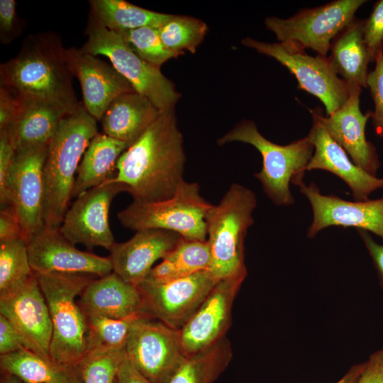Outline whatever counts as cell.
Here are the masks:
<instances>
[{
    "label": "cell",
    "mask_w": 383,
    "mask_h": 383,
    "mask_svg": "<svg viewBox=\"0 0 383 383\" xmlns=\"http://www.w3.org/2000/svg\"><path fill=\"white\" fill-rule=\"evenodd\" d=\"M241 43L286 67L296 77L299 89L322 102L327 116L337 111L348 99L351 86L335 73L327 57L311 56L304 50L284 43L263 42L249 37Z\"/></svg>",
    "instance_id": "obj_10"
},
{
    "label": "cell",
    "mask_w": 383,
    "mask_h": 383,
    "mask_svg": "<svg viewBox=\"0 0 383 383\" xmlns=\"http://www.w3.org/2000/svg\"><path fill=\"white\" fill-rule=\"evenodd\" d=\"M16 240H25L18 213L12 205L1 206L0 243Z\"/></svg>",
    "instance_id": "obj_43"
},
{
    "label": "cell",
    "mask_w": 383,
    "mask_h": 383,
    "mask_svg": "<svg viewBox=\"0 0 383 383\" xmlns=\"http://www.w3.org/2000/svg\"><path fill=\"white\" fill-rule=\"evenodd\" d=\"M87 40L79 48L94 56L101 55L132 85L160 111L173 109L180 99L174 83L134 52L122 36L99 24L90 15L86 30Z\"/></svg>",
    "instance_id": "obj_8"
},
{
    "label": "cell",
    "mask_w": 383,
    "mask_h": 383,
    "mask_svg": "<svg viewBox=\"0 0 383 383\" xmlns=\"http://www.w3.org/2000/svg\"><path fill=\"white\" fill-rule=\"evenodd\" d=\"M66 54L74 76L79 79L83 105L96 121H101L118 96L135 91L112 65L74 47L66 49Z\"/></svg>",
    "instance_id": "obj_20"
},
{
    "label": "cell",
    "mask_w": 383,
    "mask_h": 383,
    "mask_svg": "<svg viewBox=\"0 0 383 383\" xmlns=\"http://www.w3.org/2000/svg\"><path fill=\"white\" fill-rule=\"evenodd\" d=\"M118 33L140 57L157 67L179 56L165 46L159 28L144 26Z\"/></svg>",
    "instance_id": "obj_35"
},
{
    "label": "cell",
    "mask_w": 383,
    "mask_h": 383,
    "mask_svg": "<svg viewBox=\"0 0 383 383\" xmlns=\"http://www.w3.org/2000/svg\"><path fill=\"white\" fill-rule=\"evenodd\" d=\"M122 192H126L125 187L111 179L83 192L67 209L59 227L60 232L74 245L109 250L115 243L109 222L110 206Z\"/></svg>",
    "instance_id": "obj_15"
},
{
    "label": "cell",
    "mask_w": 383,
    "mask_h": 383,
    "mask_svg": "<svg viewBox=\"0 0 383 383\" xmlns=\"http://www.w3.org/2000/svg\"><path fill=\"white\" fill-rule=\"evenodd\" d=\"M22 101V110L9 131L16 152L48 146L64 115L46 104Z\"/></svg>",
    "instance_id": "obj_28"
},
{
    "label": "cell",
    "mask_w": 383,
    "mask_h": 383,
    "mask_svg": "<svg viewBox=\"0 0 383 383\" xmlns=\"http://www.w3.org/2000/svg\"><path fill=\"white\" fill-rule=\"evenodd\" d=\"M1 383H22L20 379L16 378V377L7 374H3L1 379Z\"/></svg>",
    "instance_id": "obj_48"
},
{
    "label": "cell",
    "mask_w": 383,
    "mask_h": 383,
    "mask_svg": "<svg viewBox=\"0 0 383 383\" xmlns=\"http://www.w3.org/2000/svg\"><path fill=\"white\" fill-rule=\"evenodd\" d=\"M22 101L11 89L0 85V131L10 129L18 119Z\"/></svg>",
    "instance_id": "obj_40"
},
{
    "label": "cell",
    "mask_w": 383,
    "mask_h": 383,
    "mask_svg": "<svg viewBox=\"0 0 383 383\" xmlns=\"http://www.w3.org/2000/svg\"><path fill=\"white\" fill-rule=\"evenodd\" d=\"M78 304L85 314L123 318L143 314L138 286L115 272L93 279L79 296Z\"/></svg>",
    "instance_id": "obj_23"
},
{
    "label": "cell",
    "mask_w": 383,
    "mask_h": 383,
    "mask_svg": "<svg viewBox=\"0 0 383 383\" xmlns=\"http://www.w3.org/2000/svg\"><path fill=\"white\" fill-rule=\"evenodd\" d=\"M357 233L364 242L383 280V244H379L375 242L367 231L357 230Z\"/></svg>",
    "instance_id": "obj_45"
},
{
    "label": "cell",
    "mask_w": 383,
    "mask_h": 383,
    "mask_svg": "<svg viewBox=\"0 0 383 383\" xmlns=\"http://www.w3.org/2000/svg\"><path fill=\"white\" fill-rule=\"evenodd\" d=\"M160 112L147 97L136 91L121 94L110 104L101 119L104 133L130 146Z\"/></svg>",
    "instance_id": "obj_24"
},
{
    "label": "cell",
    "mask_w": 383,
    "mask_h": 383,
    "mask_svg": "<svg viewBox=\"0 0 383 383\" xmlns=\"http://www.w3.org/2000/svg\"><path fill=\"white\" fill-rule=\"evenodd\" d=\"M364 20L354 19L333 40L327 57L335 73L350 86L367 88L368 65L374 61L365 45Z\"/></svg>",
    "instance_id": "obj_25"
},
{
    "label": "cell",
    "mask_w": 383,
    "mask_h": 383,
    "mask_svg": "<svg viewBox=\"0 0 383 383\" xmlns=\"http://www.w3.org/2000/svg\"><path fill=\"white\" fill-rule=\"evenodd\" d=\"M74 74L60 37L52 31L27 36L18 54L0 66V85L23 101L48 104L64 115L78 109Z\"/></svg>",
    "instance_id": "obj_2"
},
{
    "label": "cell",
    "mask_w": 383,
    "mask_h": 383,
    "mask_svg": "<svg viewBox=\"0 0 383 383\" xmlns=\"http://www.w3.org/2000/svg\"><path fill=\"white\" fill-rule=\"evenodd\" d=\"M27 249L30 265L35 273L101 277L113 272L109 257L77 249L59 228L44 226L28 241Z\"/></svg>",
    "instance_id": "obj_16"
},
{
    "label": "cell",
    "mask_w": 383,
    "mask_h": 383,
    "mask_svg": "<svg viewBox=\"0 0 383 383\" xmlns=\"http://www.w3.org/2000/svg\"><path fill=\"white\" fill-rule=\"evenodd\" d=\"M211 253L207 240L182 238L177 245L152 267L149 275L158 280H170L209 270Z\"/></svg>",
    "instance_id": "obj_30"
},
{
    "label": "cell",
    "mask_w": 383,
    "mask_h": 383,
    "mask_svg": "<svg viewBox=\"0 0 383 383\" xmlns=\"http://www.w3.org/2000/svg\"><path fill=\"white\" fill-rule=\"evenodd\" d=\"M296 186L308 199L312 210V221L306 233L308 238H314L326 228L341 226L371 232L383 240V196L351 201L322 194L313 182L306 184L301 181Z\"/></svg>",
    "instance_id": "obj_17"
},
{
    "label": "cell",
    "mask_w": 383,
    "mask_h": 383,
    "mask_svg": "<svg viewBox=\"0 0 383 383\" xmlns=\"http://www.w3.org/2000/svg\"><path fill=\"white\" fill-rule=\"evenodd\" d=\"M0 314L16 327L31 351L50 358L52 322L35 272L19 287L0 296Z\"/></svg>",
    "instance_id": "obj_18"
},
{
    "label": "cell",
    "mask_w": 383,
    "mask_h": 383,
    "mask_svg": "<svg viewBox=\"0 0 383 383\" xmlns=\"http://www.w3.org/2000/svg\"><path fill=\"white\" fill-rule=\"evenodd\" d=\"M52 326L49 356L56 363L77 367L88 352L86 316L76 301L94 277L35 273Z\"/></svg>",
    "instance_id": "obj_4"
},
{
    "label": "cell",
    "mask_w": 383,
    "mask_h": 383,
    "mask_svg": "<svg viewBox=\"0 0 383 383\" xmlns=\"http://www.w3.org/2000/svg\"><path fill=\"white\" fill-rule=\"evenodd\" d=\"M16 152L9 131H0V204L5 199L6 182Z\"/></svg>",
    "instance_id": "obj_41"
},
{
    "label": "cell",
    "mask_w": 383,
    "mask_h": 383,
    "mask_svg": "<svg viewBox=\"0 0 383 383\" xmlns=\"http://www.w3.org/2000/svg\"><path fill=\"white\" fill-rule=\"evenodd\" d=\"M211 206L200 194L196 182L184 180L170 198L155 202L133 200L117 218L132 231L162 229L188 240L205 241L206 218Z\"/></svg>",
    "instance_id": "obj_7"
},
{
    "label": "cell",
    "mask_w": 383,
    "mask_h": 383,
    "mask_svg": "<svg viewBox=\"0 0 383 383\" xmlns=\"http://www.w3.org/2000/svg\"><path fill=\"white\" fill-rule=\"evenodd\" d=\"M125 350L127 358L152 383H168L187 357L179 330L144 314L133 322Z\"/></svg>",
    "instance_id": "obj_11"
},
{
    "label": "cell",
    "mask_w": 383,
    "mask_h": 383,
    "mask_svg": "<svg viewBox=\"0 0 383 383\" xmlns=\"http://www.w3.org/2000/svg\"><path fill=\"white\" fill-rule=\"evenodd\" d=\"M115 383H152L127 358L121 363Z\"/></svg>",
    "instance_id": "obj_46"
},
{
    "label": "cell",
    "mask_w": 383,
    "mask_h": 383,
    "mask_svg": "<svg viewBox=\"0 0 383 383\" xmlns=\"http://www.w3.org/2000/svg\"><path fill=\"white\" fill-rule=\"evenodd\" d=\"M208 30L203 21L189 16L172 14L159 32L165 46L179 55L185 51L194 53Z\"/></svg>",
    "instance_id": "obj_32"
},
{
    "label": "cell",
    "mask_w": 383,
    "mask_h": 383,
    "mask_svg": "<svg viewBox=\"0 0 383 383\" xmlns=\"http://www.w3.org/2000/svg\"><path fill=\"white\" fill-rule=\"evenodd\" d=\"M356 383H383V348L365 362V368Z\"/></svg>",
    "instance_id": "obj_44"
},
{
    "label": "cell",
    "mask_w": 383,
    "mask_h": 383,
    "mask_svg": "<svg viewBox=\"0 0 383 383\" xmlns=\"http://www.w3.org/2000/svg\"><path fill=\"white\" fill-rule=\"evenodd\" d=\"M185 162L174 110L167 109L121 154L111 180L123 184L133 200L160 201L172 196L184 180Z\"/></svg>",
    "instance_id": "obj_1"
},
{
    "label": "cell",
    "mask_w": 383,
    "mask_h": 383,
    "mask_svg": "<svg viewBox=\"0 0 383 383\" xmlns=\"http://www.w3.org/2000/svg\"><path fill=\"white\" fill-rule=\"evenodd\" d=\"M232 359L226 338L196 354L187 356L168 383H213Z\"/></svg>",
    "instance_id": "obj_31"
},
{
    "label": "cell",
    "mask_w": 383,
    "mask_h": 383,
    "mask_svg": "<svg viewBox=\"0 0 383 383\" xmlns=\"http://www.w3.org/2000/svg\"><path fill=\"white\" fill-rule=\"evenodd\" d=\"M363 36L374 60L377 51L383 45V0L376 2L369 18L364 20Z\"/></svg>",
    "instance_id": "obj_38"
},
{
    "label": "cell",
    "mask_w": 383,
    "mask_h": 383,
    "mask_svg": "<svg viewBox=\"0 0 383 383\" xmlns=\"http://www.w3.org/2000/svg\"><path fill=\"white\" fill-rule=\"evenodd\" d=\"M0 367L22 383H83L78 367L59 365L29 350L1 355Z\"/></svg>",
    "instance_id": "obj_27"
},
{
    "label": "cell",
    "mask_w": 383,
    "mask_h": 383,
    "mask_svg": "<svg viewBox=\"0 0 383 383\" xmlns=\"http://www.w3.org/2000/svg\"><path fill=\"white\" fill-rule=\"evenodd\" d=\"M90 16L101 26L116 33L144 26L160 27L172 14L137 6L123 0H90Z\"/></svg>",
    "instance_id": "obj_29"
},
{
    "label": "cell",
    "mask_w": 383,
    "mask_h": 383,
    "mask_svg": "<svg viewBox=\"0 0 383 383\" xmlns=\"http://www.w3.org/2000/svg\"><path fill=\"white\" fill-rule=\"evenodd\" d=\"M362 88L353 85L343 105L323 116L316 109L318 118L331 136L348 153L353 162L371 175L376 176L380 161L374 145L367 140L365 128L370 111L362 113L360 107Z\"/></svg>",
    "instance_id": "obj_19"
},
{
    "label": "cell",
    "mask_w": 383,
    "mask_h": 383,
    "mask_svg": "<svg viewBox=\"0 0 383 383\" xmlns=\"http://www.w3.org/2000/svg\"><path fill=\"white\" fill-rule=\"evenodd\" d=\"M374 61L375 67L369 72L367 81L374 103L370 118L376 134L383 138V45L377 51Z\"/></svg>",
    "instance_id": "obj_37"
},
{
    "label": "cell",
    "mask_w": 383,
    "mask_h": 383,
    "mask_svg": "<svg viewBox=\"0 0 383 383\" xmlns=\"http://www.w3.org/2000/svg\"><path fill=\"white\" fill-rule=\"evenodd\" d=\"M233 142L251 145L260 153L262 169L254 177L267 196L279 206L293 204L295 199L290 183L296 185L303 181L305 168L314 152L309 138L305 136L284 145L276 144L260 133L254 121L243 120L217 140L218 145Z\"/></svg>",
    "instance_id": "obj_6"
},
{
    "label": "cell",
    "mask_w": 383,
    "mask_h": 383,
    "mask_svg": "<svg viewBox=\"0 0 383 383\" xmlns=\"http://www.w3.org/2000/svg\"><path fill=\"white\" fill-rule=\"evenodd\" d=\"M218 281L209 270L170 280L147 277L138 285L142 298V313L179 330Z\"/></svg>",
    "instance_id": "obj_12"
},
{
    "label": "cell",
    "mask_w": 383,
    "mask_h": 383,
    "mask_svg": "<svg viewBox=\"0 0 383 383\" xmlns=\"http://www.w3.org/2000/svg\"><path fill=\"white\" fill-rule=\"evenodd\" d=\"M257 206L255 194L238 183L232 184L206 218L207 242L211 253V274L218 280L248 274L244 243L252 225Z\"/></svg>",
    "instance_id": "obj_5"
},
{
    "label": "cell",
    "mask_w": 383,
    "mask_h": 383,
    "mask_svg": "<svg viewBox=\"0 0 383 383\" xmlns=\"http://www.w3.org/2000/svg\"><path fill=\"white\" fill-rule=\"evenodd\" d=\"M48 146L16 152L1 204L16 209L26 243L45 226L43 167Z\"/></svg>",
    "instance_id": "obj_13"
},
{
    "label": "cell",
    "mask_w": 383,
    "mask_h": 383,
    "mask_svg": "<svg viewBox=\"0 0 383 383\" xmlns=\"http://www.w3.org/2000/svg\"><path fill=\"white\" fill-rule=\"evenodd\" d=\"M312 125L306 135L314 147L313 154L305 172L328 171L342 179L350 188L354 201L369 199L372 193L383 188V178H378L356 165L344 149L329 135L315 110Z\"/></svg>",
    "instance_id": "obj_21"
},
{
    "label": "cell",
    "mask_w": 383,
    "mask_h": 383,
    "mask_svg": "<svg viewBox=\"0 0 383 383\" xmlns=\"http://www.w3.org/2000/svg\"><path fill=\"white\" fill-rule=\"evenodd\" d=\"M24 24L18 17L15 0L0 1V41L8 44L23 32Z\"/></svg>",
    "instance_id": "obj_39"
},
{
    "label": "cell",
    "mask_w": 383,
    "mask_h": 383,
    "mask_svg": "<svg viewBox=\"0 0 383 383\" xmlns=\"http://www.w3.org/2000/svg\"><path fill=\"white\" fill-rule=\"evenodd\" d=\"M97 133L96 120L82 103L77 110L61 119L48 146L43 167L45 226H60L69 209L79 165Z\"/></svg>",
    "instance_id": "obj_3"
},
{
    "label": "cell",
    "mask_w": 383,
    "mask_h": 383,
    "mask_svg": "<svg viewBox=\"0 0 383 383\" xmlns=\"http://www.w3.org/2000/svg\"><path fill=\"white\" fill-rule=\"evenodd\" d=\"M33 272L25 240L0 243V296L24 283Z\"/></svg>",
    "instance_id": "obj_34"
},
{
    "label": "cell",
    "mask_w": 383,
    "mask_h": 383,
    "mask_svg": "<svg viewBox=\"0 0 383 383\" xmlns=\"http://www.w3.org/2000/svg\"><path fill=\"white\" fill-rule=\"evenodd\" d=\"M246 276L240 274L218 280L179 330L187 357L208 349L226 338L231 324L233 304Z\"/></svg>",
    "instance_id": "obj_14"
},
{
    "label": "cell",
    "mask_w": 383,
    "mask_h": 383,
    "mask_svg": "<svg viewBox=\"0 0 383 383\" xmlns=\"http://www.w3.org/2000/svg\"><path fill=\"white\" fill-rule=\"evenodd\" d=\"M365 0H335L299 11L288 18L267 17L265 26L278 43L305 50L309 48L327 57L333 40L355 19Z\"/></svg>",
    "instance_id": "obj_9"
},
{
    "label": "cell",
    "mask_w": 383,
    "mask_h": 383,
    "mask_svg": "<svg viewBox=\"0 0 383 383\" xmlns=\"http://www.w3.org/2000/svg\"><path fill=\"white\" fill-rule=\"evenodd\" d=\"M30 350L25 338L5 316L0 314V355Z\"/></svg>",
    "instance_id": "obj_42"
},
{
    "label": "cell",
    "mask_w": 383,
    "mask_h": 383,
    "mask_svg": "<svg viewBox=\"0 0 383 383\" xmlns=\"http://www.w3.org/2000/svg\"><path fill=\"white\" fill-rule=\"evenodd\" d=\"M365 366V362L356 364L335 383H356Z\"/></svg>",
    "instance_id": "obj_47"
},
{
    "label": "cell",
    "mask_w": 383,
    "mask_h": 383,
    "mask_svg": "<svg viewBox=\"0 0 383 383\" xmlns=\"http://www.w3.org/2000/svg\"><path fill=\"white\" fill-rule=\"evenodd\" d=\"M178 233L162 229H144L123 243L115 242L109 256L113 272L138 286L150 274L153 264L163 259L180 241Z\"/></svg>",
    "instance_id": "obj_22"
},
{
    "label": "cell",
    "mask_w": 383,
    "mask_h": 383,
    "mask_svg": "<svg viewBox=\"0 0 383 383\" xmlns=\"http://www.w3.org/2000/svg\"><path fill=\"white\" fill-rule=\"evenodd\" d=\"M126 357L125 348L88 353L78 366L82 382L115 383L119 367Z\"/></svg>",
    "instance_id": "obj_36"
},
{
    "label": "cell",
    "mask_w": 383,
    "mask_h": 383,
    "mask_svg": "<svg viewBox=\"0 0 383 383\" xmlns=\"http://www.w3.org/2000/svg\"><path fill=\"white\" fill-rule=\"evenodd\" d=\"M129 145L105 133H97L90 141L79 165L72 198L113 179L118 160Z\"/></svg>",
    "instance_id": "obj_26"
},
{
    "label": "cell",
    "mask_w": 383,
    "mask_h": 383,
    "mask_svg": "<svg viewBox=\"0 0 383 383\" xmlns=\"http://www.w3.org/2000/svg\"><path fill=\"white\" fill-rule=\"evenodd\" d=\"M139 315L117 319L85 314L88 330L87 353L98 350L124 349L131 326Z\"/></svg>",
    "instance_id": "obj_33"
}]
</instances>
